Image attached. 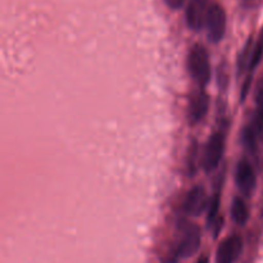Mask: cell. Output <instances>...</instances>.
<instances>
[{
  "label": "cell",
  "instance_id": "cell-17",
  "mask_svg": "<svg viewBox=\"0 0 263 263\" xmlns=\"http://www.w3.org/2000/svg\"><path fill=\"white\" fill-rule=\"evenodd\" d=\"M197 263H210V259H208V257H200Z\"/></svg>",
  "mask_w": 263,
  "mask_h": 263
},
{
  "label": "cell",
  "instance_id": "cell-11",
  "mask_svg": "<svg viewBox=\"0 0 263 263\" xmlns=\"http://www.w3.org/2000/svg\"><path fill=\"white\" fill-rule=\"evenodd\" d=\"M256 103H257V109L256 115H254L253 120V127L257 131V134L263 135V87H261L256 97Z\"/></svg>",
  "mask_w": 263,
  "mask_h": 263
},
{
  "label": "cell",
  "instance_id": "cell-12",
  "mask_svg": "<svg viewBox=\"0 0 263 263\" xmlns=\"http://www.w3.org/2000/svg\"><path fill=\"white\" fill-rule=\"evenodd\" d=\"M257 139H258V134L254 130L253 126H247L243 131V144L249 152H254L257 149Z\"/></svg>",
  "mask_w": 263,
  "mask_h": 263
},
{
  "label": "cell",
  "instance_id": "cell-15",
  "mask_svg": "<svg viewBox=\"0 0 263 263\" xmlns=\"http://www.w3.org/2000/svg\"><path fill=\"white\" fill-rule=\"evenodd\" d=\"M262 55H263V43H259L258 45H257V48L254 49V53L251 58V68H254V67L261 62Z\"/></svg>",
  "mask_w": 263,
  "mask_h": 263
},
{
  "label": "cell",
  "instance_id": "cell-2",
  "mask_svg": "<svg viewBox=\"0 0 263 263\" xmlns=\"http://www.w3.org/2000/svg\"><path fill=\"white\" fill-rule=\"evenodd\" d=\"M205 31L211 43H220L226 32V12L217 3H211L205 18Z\"/></svg>",
  "mask_w": 263,
  "mask_h": 263
},
{
  "label": "cell",
  "instance_id": "cell-13",
  "mask_svg": "<svg viewBox=\"0 0 263 263\" xmlns=\"http://www.w3.org/2000/svg\"><path fill=\"white\" fill-rule=\"evenodd\" d=\"M218 211H220V193H216L212 197V199H211L210 204H208V225L216 223L218 218Z\"/></svg>",
  "mask_w": 263,
  "mask_h": 263
},
{
  "label": "cell",
  "instance_id": "cell-16",
  "mask_svg": "<svg viewBox=\"0 0 263 263\" xmlns=\"http://www.w3.org/2000/svg\"><path fill=\"white\" fill-rule=\"evenodd\" d=\"M185 2H186V0H164L167 7L171 8V9H180V8L184 7Z\"/></svg>",
  "mask_w": 263,
  "mask_h": 263
},
{
  "label": "cell",
  "instance_id": "cell-10",
  "mask_svg": "<svg viewBox=\"0 0 263 263\" xmlns=\"http://www.w3.org/2000/svg\"><path fill=\"white\" fill-rule=\"evenodd\" d=\"M231 220L239 226H244L249 220V210L241 198H234L231 204Z\"/></svg>",
  "mask_w": 263,
  "mask_h": 263
},
{
  "label": "cell",
  "instance_id": "cell-4",
  "mask_svg": "<svg viewBox=\"0 0 263 263\" xmlns=\"http://www.w3.org/2000/svg\"><path fill=\"white\" fill-rule=\"evenodd\" d=\"M200 247V229L197 225H186L182 231L181 240L177 246L175 258H189L194 256Z\"/></svg>",
  "mask_w": 263,
  "mask_h": 263
},
{
  "label": "cell",
  "instance_id": "cell-3",
  "mask_svg": "<svg viewBox=\"0 0 263 263\" xmlns=\"http://www.w3.org/2000/svg\"><path fill=\"white\" fill-rule=\"evenodd\" d=\"M223 152H225V136L222 133H215L205 144L202 159L203 170L207 174H211L217 168L223 157Z\"/></svg>",
  "mask_w": 263,
  "mask_h": 263
},
{
  "label": "cell",
  "instance_id": "cell-9",
  "mask_svg": "<svg viewBox=\"0 0 263 263\" xmlns=\"http://www.w3.org/2000/svg\"><path fill=\"white\" fill-rule=\"evenodd\" d=\"M207 195H205V190L202 185H197V186L192 187L187 193L186 198L184 200V211L186 215L193 216V217H198L202 215L205 210H207Z\"/></svg>",
  "mask_w": 263,
  "mask_h": 263
},
{
  "label": "cell",
  "instance_id": "cell-1",
  "mask_svg": "<svg viewBox=\"0 0 263 263\" xmlns=\"http://www.w3.org/2000/svg\"><path fill=\"white\" fill-rule=\"evenodd\" d=\"M187 71L195 84L204 89L211 81V61L207 49L200 44L193 46L187 55Z\"/></svg>",
  "mask_w": 263,
  "mask_h": 263
},
{
  "label": "cell",
  "instance_id": "cell-14",
  "mask_svg": "<svg viewBox=\"0 0 263 263\" xmlns=\"http://www.w3.org/2000/svg\"><path fill=\"white\" fill-rule=\"evenodd\" d=\"M197 162H198V144L197 141L192 144L189 151V156H187V171H189L190 176L197 174Z\"/></svg>",
  "mask_w": 263,
  "mask_h": 263
},
{
  "label": "cell",
  "instance_id": "cell-5",
  "mask_svg": "<svg viewBox=\"0 0 263 263\" xmlns=\"http://www.w3.org/2000/svg\"><path fill=\"white\" fill-rule=\"evenodd\" d=\"M210 5V0H190L185 13L186 25L190 30L198 32L204 27Z\"/></svg>",
  "mask_w": 263,
  "mask_h": 263
},
{
  "label": "cell",
  "instance_id": "cell-7",
  "mask_svg": "<svg viewBox=\"0 0 263 263\" xmlns=\"http://www.w3.org/2000/svg\"><path fill=\"white\" fill-rule=\"evenodd\" d=\"M244 243L241 236L231 235L220 244L216 253V263H235L243 253Z\"/></svg>",
  "mask_w": 263,
  "mask_h": 263
},
{
  "label": "cell",
  "instance_id": "cell-6",
  "mask_svg": "<svg viewBox=\"0 0 263 263\" xmlns=\"http://www.w3.org/2000/svg\"><path fill=\"white\" fill-rule=\"evenodd\" d=\"M235 184L238 189L240 190L241 194H244L246 197H251L253 194L254 189H256V172H254L251 162L247 161V159H241L238 166H236Z\"/></svg>",
  "mask_w": 263,
  "mask_h": 263
},
{
  "label": "cell",
  "instance_id": "cell-8",
  "mask_svg": "<svg viewBox=\"0 0 263 263\" xmlns=\"http://www.w3.org/2000/svg\"><path fill=\"white\" fill-rule=\"evenodd\" d=\"M210 109V95L204 90H198L192 94L187 107V117L192 125H197L207 116Z\"/></svg>",
  "mask_w": 263,
  "mask_h": 263
}]
</instances>
